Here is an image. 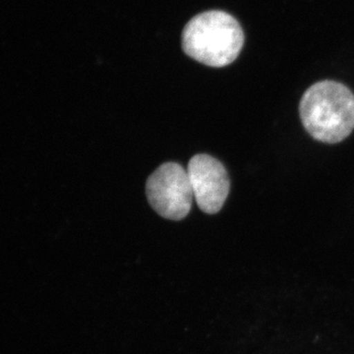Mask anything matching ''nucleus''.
Returning <instances> with one entry per match:
<instances>
[{"instance_id": "obj_3", "label": "nucleus", "mask_w": 354, "mask_h": 354, "mask_svg": "<svg viewBox=\"0 0 354 354\" xmlns=\"http://www.w3.org/2000/svg\"><path fill=\"white\" fill-rule=\"evenodd\" d=\"M148 201L162 218L180 221L189 214L193 191L187 169L176 162L160 165L146 184Z\"/></svg>"}, {"instance_id": "obj_2", "label": "nucleus", "mask_w": 354, "mask_h": 354, "mask_svg": "<svg viewBox=\"0 0 354 354\" xmlns=\"http://www.w3.org/2000/svg\"><path fill=\"white\" fill-rule=\"evenodd\" d=\"M243 44L241 25L223 11L199 14L186 25L183 35L186 55L212 67L232 64L239 57Z\"/></svg>"}, {"instance_id": "obj_4", "label": "nucleus", "mask_w": 354, "mask_h": 354, "mask_svg": "<svg viewBox=\"0 0 354 354\" xmlns=\"http://www.w3.org/2000/svg\"><path fill=\"white\" fill-rule=\"evenodd\" d=\"M193 196L204 213L213 215L223 208L230 193V178L220 160L205 153L194 156L187 167Z\"/></svg>"}, {"instance_id": "obj_1", "label": "nucleus", "mask_w": 354, "mask_h": 354, "mask_svg": "<svg viewBox=\"0 0 354 354\" xmlns=\"http://www.w3.org/2000/svg\"><path fill=\"white\" fill-rule=\"evenodd\" d=\"M299 109L305 129L324 143H339L354 129V95L341 83L314 84L302 97Z\"/></svg>"}]
</instances>
